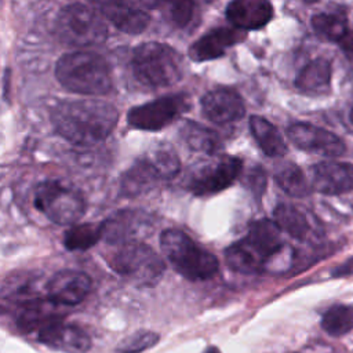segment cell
<instances>
[{
    "instance_id": "obj_1",
    "label": "cell",
    "mask_w": 353,
    "mask_h": 353,
    "mask_svg": "<svg viewBox=\"0 0 353 353\" xmlns=\"http://www.w3.org/2000/svg\"><path fill=\"white\" fill-rule=\"evenodd\" d=\"M117 120V109L97 99L62 101L51 110L57 134L77 146L101 143L113 132Z\"/></svg>"
},
{
    "instance_id": "obj_2",
    "label": "cell",
    "mask_w": 353,
    "mask_h": 353,
    "mask_svg": "<svg viewBox=\"0 0 353 353\" xmlns=\"http://www.w3.org/2000/svg\"><path fill=\"white\" fill-rule=\"evenodd\" d=\"M281 232L274 219L262 218L252 222L247 236L225 250L226 265L244 274L265 272L285 248Z\"/></svg>"
},
{
    "instance_id": "obj_3",
    "label": "cell",
    "mask_w": 353,
    "mask_h": 353,
    "mask_svg": "<svg viewBox=\"0 0 353 353\" xmlns=\"http://www.w3.org/2000/svg\"><path fill=\"white\" fill-rule=\"evenodd\" d=\"M55 77L66 90L83 95H105L112 88L109 63L88 51L62 55L55 65Z\"/></svg>"
},
{
    "instance_id": "obj_4",
    "label": "cell",
    "mask_w": 353,
    "mask_h": 353,
    "mask_svg": "<svg viewBox=\"0 0 353 353\" xmlns=\"http://www.w3.org/2000/svg\"><path fill=\"white\" fill-rule=\"evenodd\" d=\"M160 247L172 268L188 280H210L218 273L216 256L182 230L165 229L160 234Z\"/></svg>"
},
{
    "instance_id": "obj_5",
    "label": "cell",
    "mask_w": 353,
    "mask_h": 353,
    "mask_svg": "<svg viewBox=\"0 0 353 353\" xmlns=\"http://www.w3.org/2000/svg\"><path fill=\"white\" fill-rule=\"evenodd\" d=\"M131 63L137 80L152 88L172 85L183 73L179 54L171 46L157 41L139 44L132 52Z\"/></svg>"
},
{
    "instance_id": "obj_6",
    "label": "cell",
    "mask_w": 353,
    "mask_h": 353,
    "mask_svg": "<svg viewBox=\"0 0 353 353\" xmlns=\"http://www.w3.org/2000/svg\"><path fill=\"white\" fill-rule=\"evenodd\" d=\"M108 263L117 274L141 287L156 285L165 272L161 256L141 240L120 244Z\"/></svg>"
},
{
    "instance_id": "obj_7",
    "label": "cell",
    "mask_w": 353,
    "mask_h": 353,
    "mask_svg": "<svg viewBox=\"0 0 353 353\" xmlns=\"http://www.w3.org/2000/svg\"><path fill=\"white\" fill-rule=\"evenodd\" d=\"M33 205L51 222L66 226L74 225L85 212L81 193L59 181L37 183L33 192Z\"/></svg>"
},
{
    "instance_id": "obj_8",
    "label": "cell",
    "mask_w": 353,
    "mask_h": 353,
    "mask_svg": "<svg viewBox=\"0 0 353 353\" xmlns=\"http://www.w3.org/2000/svg\"><path fill=\"white\" fill-rule=\"evenodd\" d=\"M55 36L68 46H97L108 39V28L90 7L73 3L57 15Z\"/></svg>"
},
{
    "instance_id": "obj_9",
    "label": "cell",
    "mask_w": 353,
    "mask_h": 353,
    "mask_svg": "<svg viewBox=\"0 0 353 353\" xmlns=\"http://www.w3.org/2000/svg\"><path fill=\"white\" fill-rule=\"evenodd\" d=\"M189 108L190 99L186 94H171L131 108L127 113V123L137 130L159 131L171 124Z\"/></svg>"
},
{
    "instance_id": "obj_10",
    "label": "cell",
    "mask_w": 353,
    "mask_h": 353,
    "mask_svg": "<svg viewBox=\"0 0 353 353\" xmlns=\"http://www.w3.org/2000/svg\"><path fill=\"white\" fill-rule=\"evenodd\" d=\"M243 161L239 157L223 154L216 160L197 167L186 178L188 189L196 196L214 194L228 189L239 178Z\"/></svg>"
},
{
    "instance_id": "obj_11",
    "label": "cell",
    "mask_w": 353,
    "mask_h": 353,
    "mask_svg": "<svg viewBox=\"0 0 353 353\" xmlns=\"http://www.w3.org/2000/svg\"><path fill=\"white\" fill-rule=\"evenodd\" d=\"M287 137L301 150L325 157H339L346 150L345 142L336 134L309 123L291 124Z\"/></svg>"
},
{
    "instance_id": "obj_12",
    "label": "cell",
    "mask_w": 353,
    "mask_h": 353,
    "mask_svg": "<svg viewBox=\"0 0 353 353\" xmlns=\"http://www.w3.org/2000/svg\"><path fill=\"white\" fill-rule=\"evenodd\" d=\"M91 290V279L80 270L63 269L50 277L46 284L47 298L62 306H74L85 299Z\"/></svg>"
},
{
    "instance_id": "obj_13",
    "label": "cell",
    "mask_w": 353,
    "mask_h": 353,
    "mask_svg": "<svg viewBox=\"0 0 353 353\" xmlns=\"http://www.w3.org/2000/svg\"><path fill=\"white\" fill-rule=\"evenodd\" d=\"M313 190L327 194L338 196L353 192V164L346 161L325 160L316 163L310 168Z\"/></svg>"
},
{
    "instance_id": "obj_14",
    "label": "cell",
    "mask_w": 353,
    "mask_h": 353,
    "mask_svg": "<svg viewBox=\"0 0 353 353\" xmlns=\"http://www.w3.org/2000/svg\"><path fill=\"white\" fill-rule=\"evenodd\" d=\"M39 342L63 353H87L91 347V336L80 327L54 320L37 331Z\"/></svg>"
},
{
    "instance_id": "obj_15",
    "label": "cell",
    "mask_w": 353,
    "mask_h": 353,
    "mask_svg": "<svg viewBox=\"0 0 353 353\" xmlns=\"http://www.w3.org/2000/svg\"><path fill=\"white\" fill-rule=\"evenodd\" d=\"M102 240L112 245H120L138 240L150 228L146 214L135 210H120L101 222Z\"/></svg>"
},
{
    "instance_id": "obj_16",
    "label": "cell",
    "mask_w": 353,
    "mask_h": 353,
    "mask_svg": "<svg viewBox=\"0 0 353 353\" xmlns=\"http://www.w3.org/2000/svg\"><path fill=\"white\" fill-rule=\"evenodd\" d=\"M201 110L210 121L219 125L236 123L245 113L241 97L234 90L226 87L208 91L201 98Z\"/></svg>"
},
{
    "instance_id": "obj_17",
    "label": "cell",
    "mask_w": 353,
    "mask_h": 353,
    "mask_svg": "<svg viewBox=\"0 0 353 353\" xmlns=\"http://www.w3.org/2000/svg\"><path fill=\"white\" fill-rule=\"evenodd\" d=\"M106 19H109L119 30L128 34L143 32L150 17L146 11L134 7L127 0H88Z\"/></svg>"
},
{
    "instance_id": "obj_18",
    "label": "cell",
    "mask_w": 353,
    "mask_h": 353,
    "mask_svg": "<svg viewBox=\"0 0 353 353\" xmlns=\"http://www.w3.org/2000/svg\"><path fill=\"white\" fill-rule=\"evenodd\" d=\"M226 18L237 29L254 30L270 22L273 7L269 0H232L226 7Z\"/></svg>"
},
{
    "instance_id": "obj_19",
    "label": "cell",
    "mask_w": 353,
    "mask_h": 353,
    "mask_svg": "<svg viewBox=\"0 0 353 353\" xmlns=\"http://www.w3.org/2000/svg\"><path fill=\"white\" fill-rule=\"evenodd\" d=\"M241 32L232 28H216L196 40L189 48V57L196 62L219 58L225 51L243 40Z\"/></svg>"
},
{
    "instance_id": "obj_20",
    "label": "cell",
    "mask_w": 353,
    "mask_h": 353,
    "mask_svg": "<svg viewBox=\"0 0 353 353\" xmlns=\"http://www.w3.org/2000/svg\"><path fill=\"white\" fill-rule=\"evenodd\" d=\"M18 306L19 310L17 314V325L23 332L39 331L46 324L58 319H63L57 313V310H54V306L57 305L52 303L47 296H39Z\"/></svg>"
},
{
    "instance_id": "obj_21",
    "label": "cell",
    "mask_w": 353,
    "mask_h": 353,
    "mask_svg": "<svg viewBox=\"0 0 353 353\" xmlns=\"http://www.w3.org/2000/svg\"><path fill=\"white\" fill-rule=\"evenodd\" d=\"M160 175L152 161L145 156L138 159L120 179V192L125 197H137L154 186Z\"/></svg>"
},
{
    "instance_id": "obj_22",
    "label": "cell",
    "mask_w": 353,
    "mask_h": 353,
    "mask_svg": "<svg viewBox=\"0 0 353 353\" xmlns=\"http://www.w3.org/2000/svg\"><path fill=\"white\" fill-rule=\"evenodd\" d=\"M331 74V63L324 58H316L301 69L295 85L303 94L324 95L330 91Z\"/></svg>"
},
{
    "instance_id": "obj_23",
    "label": "cell",
    "mask_w": 353,
    "mask_h": 353,
    "mask_svg": "<svg viewBox=\"0 0 353 353\" xmlns=\"http://www.w3.org/2000/svg\"><path fill=\"white\" fill-rule=\"evenodd\" d=\"M250 130L261 150L269 157H283L287 153V143L279 130L262 116L250 117Z\"/></svg>"
},
{
    "instance_id": "obj_24",
    "label": "cell",
    "mask_w": 353,
    "mask_h": 353,
    "mask_svg": "<svg viewBox=\"0 0 353 353\" xmlns=\"http://www.w3.org/2000/svg\"><path fill=\"white\" fill-rule=\"evenodd\" d=\"M179 134L182 141L186 143V146L194 152L212 156L221 149L219 135L215 131L196 121H192V120L185 121L179 130Z\"/></svg>"
},
{
    "instance_id": "obj_25",
    "label": "cell",
    "mask_w": 353,
    "mask_h": 353,
    "mask_svg": "<svg viewBox=\"0 0 353 353\" xmlns=\"http://www.w3.org/2000/svg\"><path fill=\"white\" fill-rule=\"evenodd\" d=\"M274 181L281 190L296 199L306 197L313 190L303 171L291 161H284L274 168Z\"/></svg>"
},
{
    "instance_id": "obj_26",
    "label": "cell",
    "mask_w": 353,
    "mask_h": 353,
    "mask_svg": "<svg viewBox=\"0 0 353 353\" xmlns=\"http://www.w3.org/2000/svg\"><path fill=\"white\" fill-rule=\"evenodd\" d=\"M274 221L280 226L283 232H285L288 236H291L295 240L303 241L307 239L310 233V223L306 218V215L296 208L292 204L288 203H280L274 211Z\"/></svg>"
},
{
    "instance_id": "obj_27",
    "label": "cell",
    "mask_w": 353,
    "mask_h": 353,
    "mask_svg": "<svg viewBox=\"0 0 353 353\" xmlns=\"http://www.w3.org/2000/svg\"><path fill=\"white\" fill-rule=\"evenodd\" d=\"M314 32L324 40L339 43L347 33V18L342 11L320 12L312 17Z\"/></svg>"
},
{
    "instance_id": "obj_28",
    "label": "cell",
    "mask_w": 353,
    "mask_h": 353,
    "mask_svg": "<svg viewBox=\"0 0 353 353\" xmlns=\"http://www.w3.org/2000/svg\"><path fill=\"white\" fill-rule=\"evenodd\" d=\"M36 284L37 283L33 274H26V273L10 274L8 279L3 281L1 298L15 302L17 305L39 298Z\"/></svg>"
},
{
    "instance_id": "obj_29",
    "label": "cell",
    "mask_w": 353,
    "mask_h": 353,
    "mask_svg": "<svg viewBox=\"0 0 353 353\" xmlns=\"http://www.w3.org/2000/svg\"><path fill=\"white\" fill-rule=\"evenodd\" d=\"M102 239L101 223L72 225L63 236V244L69 251H85Z\"/></svg>"
},
{
    "instance_id": "obj_30",
    "label": "cell",
    "mask_w": 353,
    "mask_h": 353,
    "mask_svg": "<svg viewBox=\"0 0 353 353\" xmlns=\"http://www.w3.org/2000/svg\"><path fill=\"white\" fill-rule=\"evenodd\" d=\"M321 328L331 336H342L353 330V305L336 303L321 317Z\"/></svg>"
},
{
    "instance_id": "obj_31",
    "label": "cell",
    "mask_w": 353,
    "mask_h": 353,
    "mask_svg": "<svg viewBox=\"0 0 353 353\" xmlns=\"http://www.w3.org/2000/svg\"><path fill=\"white\" fill-rule=\"evenodd\" d=\"M146 157L156 167L161 179H172L181 170L179 157L175 150L168 145L157 146Z\"/></svg>"
},
{
    "instance_id": "obj_32",
    "label": "cell",
    "mask_w": 353,
    "mask_h": 353,
    "mask_svg": "<svg viewBox=\"0 0 353 353\" xmlns=\"http://www.w3.org/2000/svg\"><path fill=\"white\" fill-rule=\"evenodd\" d=\"M159 342V334L152 331H137L116 346V353H141Z\"/></svg>"
},
{
    "instance_id": "obj_33",
    "label": "cell",
    "mask_w": 353,
    "mask_h": 353,
    "mask_svg": "<svg viewBox=\"0 0 353 353\" xmlns=\"http://www.w3.org/2000/svg\"><path fill=\"white\" fill-rule=\"evenodd\" d=\"M164 3L167 14L174 25L178 28L186 26L192 17L194 10V1L193 0H160Z\"/></svg>"
},
{
    "instance_id": "obj_34",
    "label": "cell",
    "mask_w": 353,
    "mask_h": 353,
    "mask_svg": "<svg viewBox=\"0 0 353 353\" xmlns=\"http://www.w3.org/2000/svg\"><path fill=\"white\" fill-rule=\"evenodd\" d=\"M250 185H251V189L254 193L262 194L263 189L266 188V175L261 168H258L255 171L252 170V172L250 175Z\"/></svg>"
},
{
    "instance_id": "obj_35",
    "label": "cell",
    "mask_w": 353,
    "mask_h": 353,
    "mask_svg": "<svg viewBox=\"0 0 353 353\" xmlns=\"http://www.w3.org/2000/svg\"><path fill=\"white\" fill-rule=\"evenodd\" d=\"M352 274H353V256L347 258L346 261L336 265L331 270L332 277H347V276H352Z\"/></svg>"
},
{
    "instance_id": "obj_36",
    "label": "cell",
    "mask_w": 353,
    "mask_h": 353,
    "mask_svg": "<svg viewBox=\"0 0 353 353\" xmlns=\"http://www.w3.org/2000/svg\"><path fill=\"white\" fill-rule=\"evenodd\" d=\"M339 46L347 58L353 59V32H349L341 41Z\"/></svg>"
},
{
    "instance_id": "obj_37",
    "label": "cell",
    "mask_w": 353,
    "mask_h": 353,
    "mask_svg": "<svg viewBox=\"0 0 353 353\" xmlns=\"http://www.w3.org/2000/svg\"><path fill=\"white\" fill-rule=\"evenodd\" d=\"M205 353H221L215 346H211V347H208L207 350H205Z\"/></svg>"
},
{
    "instance_id": "obj_38",
    "label": "cell",
    "mask_w": 353,
    "mask_h": 353,
    "mask_svg": "<svg viewBox=\"0 0 353 353\" xmlns=\"http://www.w3.org/2000/svg\"><path fill=\"white\" fill-rule=\"evenodd\" d=\"M349 121H350V124L353 125V108H352V110H350V113H349Z\"/></svg>"
},
{
    "instance_id": "obj_39",
    "label": "cell",
    "mask_w": 353,
    "mask_h": 353,
    "mask_svg": "<svg viewBox=\"0 0 353 353\" xmlns=\"http://www.w3.org/2000/svg\"><path fill=\"white\" fill-rule=\"evenodd\" d=\"M305 3H307V4H312V3H316V1H319V0H303Z\"/></svg>"
},
{
    "instance_id": "obj_40",
    "label": "cell",
    "mask_w": 353,
    "mask_h": 353,
    "mask_svg": "<svg viewBox=\"0 0 353 353\" xmlns=\"http://www.w3.org/2000/svg\"><path fill=\"white\" fill-rule=\"evenodd\" d=\"M201 1H204V3H212V1H215V0H201Z\"/></svg>"
}]
</instances>
